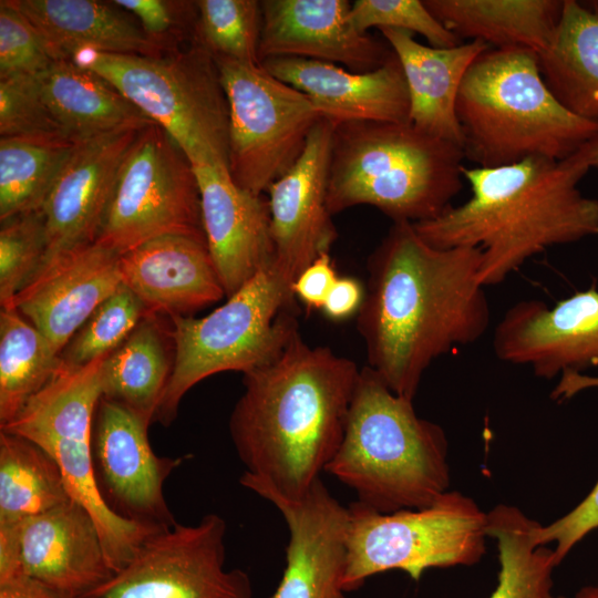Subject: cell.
Returning <instances> with one entry per match:
<instances>
[{
    "mask_svg": "<svg viewBox=\"0 0 598 598\" xmlns=\"http://www.w3.org/2000/svg\"><path fill=\"white\" fill-rule=\"evenodd\" d=\"M0 537L13 544L27 574L72 596L85 597L114 575L94 519L73 498L0 526Z\"/></svg>",
    "mask_w": 598,
    "mask_h": 598,
    "instance_id": "obj_20",
    "label": "cell"
},
{
    "mask_svg": "<svg viewBox=\"0 0 598 598\" xmlns=\"http://www.w3.org/2000/svg\"><path fill=\"white\" fill-rule=\"evenodd\" d=\"M76 144L0 138V221L41 210Z\"/></svg>",
    "mask_w": 598,
    "mask_h": 598,
    "instance_id": "obj_34",
    "label": "cell"
},
{
    "mask_svg": "<svg viewBox=\"0 0 598 598\" xmlns=\"http://www.w3.org/2000/svg\"><path fill=\"white\" fill-rule=\"evenodd\" d=\"M379 31L402 66L410 97V123L463 148L456 116L460 86L472 63L491 47L470 40L453 48H434L417 42L403 30Z\"/></svg>",
    "mask_w": 598,
    "mask_h": 598,
    "instance_id": "obj_25",
    "label": "cell"
},
{
    "mask_svg": "<svg viewBox=\"0 0 598 598\" xmlns=\"http://www.w3.org/2000/svg\"><path fill=\"white\" fill-rule=\"evenodd\" d=\"M226 533V520L215 513L158 530L84 598H254L248 574L225 568Z\"/></svg>",
    "mask_w": 598,
    "mask_h": 598,
    "instance_id": "obj_13",
    "label": "cell"
},
{
    "mask_svg": "<svg viewBox=\"0 0 598 598\" xmlns=\"http://www.w3.org/2000/svg\"><path fill=\"white\" fill-rule=\"evenodd\" d=\"M260 64L278 80L305 93L321 116L334 124L410 123L409 91L393 52L383 65L363 73L295 56L268 58Z\"/></svg>",
    "mask_w": 598,
    "mask_h": 598,
    "instance_id": "obj_23",
    "label": "cell"
},
{
    "mask_svg": "<svg viewBox=\"0 0 598 598\" xmlns=\"http://www.w3.org/2000/svg\"><path fill=\"white\" fill-rule=\"evenodd\" d=\"M482 258L478 247H433L409 221H393L370 255L357 326L368 367L395 394L413 400L434 360L486 333Z\"/></svg>",
    "mask_w": 598,
    "mask_h": 598,
    "instance_id": "obj_1",
    "label": "cell"
},
{
    "mask_svg": "<svg viewBox=\"0 0 598 598\" xmlns=\"http://www.w3.org/2000/svg\"><path fill=\"white\" fill-rule=\"evenodd\" d=\"M163 127L193 166L229 171V113L214 56L199 42L171 55L81 50L72 59Z\"/></svg>",
    "mask_w": 598,
    "mask_h": 598,
    "instance_id": "obj_8",
    "label": "cell"
},
{
    "mask_svg": "<svg viewBox=\"0 0 598 598\" xmlns=\"http://www.w3.org/2000/svg\"><path fill=\"white\" fill-rule=\"evenodd\" d=\"M47 230L41 210L16 215L0 227V306L13 308L16 296L42 266Z\"/></svg>",
    "mask_w": 598,
    "mask_h": 598,
    "instance_id": "obj_37",
    "label": "cell"
},
{
    "mask_svg": "<svg viewBox=\"0 0 598 598\" xmlns=\"http://www.w3.org/2000/svg\"><path fill=\"white\" fill-rule=\"evenodd\" d=\"M360 370L298 333L277 359L244 373L228 423L245 466L239 482L303 497L341 445Z\"/></svg>",
    "mask_w": 598,
    "mask_h": 598,
    "instance_id": "obj_2",
    "label": "cell"
},
{
    "mask_svg": "<svg viewBox=\"0 0 598 598\" xmlns=\"http://www.w3.org/2000/svg\"><path fill=\"white\" fill-rule=\"evenodd\" d=\"M350 19L363 33L370 28H388L420 34L434 48L463 43L431 13L423 0H357L351 3Z\"/></svg>",
    "mask_w": 598,
    "mask_h": 598,
    "instance_id": "obj_38",
    "label": "cell"
},
{
    "mask_svg": "<svg viewBox=\"0 0 598 598\" xmlns=\"http://www.w3.org/2000/svg\"><path fill=\"white\" fill-rule=\"evenodd\" d=\"M214 59L228 103L230 177L262 195L297 163L322 116L305 93L260 63Z\"/></svg>",
    "mask_w": 598,
    "mask_h": 598,
    "instance_id": "obj_11",
    "label": "cell"
},
{
    "mask_svg": "<svg viewBox=\"0 0 598 598\" xmlns=\"http://www.w3.org/2000/svg\"><path fill=\"white\" fill-rule=\"evenodd\" d=\"M55 60L35 27L9 0L0 2V80L34 75Z\"/></svg>",
    "mask_w": 598,
    "mask_h": 598,
    "instance_id": "obj_40",
    "label": "cell"
},
{
    "mask_svg": "<svg viewBox=\"0 0 598 598\" xmlns=\"http://www.w3.org/2000/svg\"><path fill=\"white\" fill-rule=\"evenodd\" d=\"M171 234L205 238L200 193L194 166L154 122L125 154L94 243L121 255Z\"/></svg>",
    "mask_w": 598,
    "mask_h": 598,
    "instance_id": "obj_12",
    "label": "cell"
},
{
    "mask_svg": "<svg viewBox=\"0 0 598 598\" xmlns=\"http://www.w3.org/2000/svg\"><path fill=\"white\" fill-rule=\"evenodd\" d=\"M32 76L50 117L70 143L154 123L109 82L72 60L55 61Z\"/></svg>",
    "mask_w": 598,
    "mask_h": 598,
    "instance_id": "obj_26",
    "label": "cell"
},
{
    "mask_svg": "<svg viewBox=\"0 0 598 598\" xmlns=\"http://www.w3.org/2000/svg\"><path fill=\"white\" fill-rule=\"evenodd\" d=\"M113 3L137 17L141 28L152 38L164 34L173 23L171 12L161 0H115Z\"/></svg>",
    "mask_w": 598,
    "mask_h": 598,
    "instance_id": "obj_44",
    "label": "cell"
},
{
    "mask_svg": "<svg viewBox=\"0 0 598 598\" xmlns=\"http://www.w3.org/2000/svg\"><path fill=\"white\" fill-rule=\"evenodd\" d=\"M462 42L481 40L494 49L540 53L558 24L564 0H423Z\"/></svg>",
    "mask_w": 598,
    "mask_h": 598,
    "instance_id": "obj_28",
    "label": "cell"
},
{
    "mask_svg": "<svg viewBox=\"0 0 598 598\" xmlns=\"http://www.w3.org/2000/svg\"><path fill=\"white\" fill-rule=\"evenodd\" d=\"M258 56H295L363 73L392 54L384 41L355 29L348 0H262Z\"/></svg>",
    "mask_w": 598,
    "mask_h": 598,
    "instance_id": "obj_19",
    "label": "cell"
},
{
    "mask_svg": "<svg viewBox=\"0 0 598 598\" xmlns=\"http://www.w3.org/2000/svg\"><path fill=\"white\" fill-rule=\"evenodd\" d=\"M49 340L16 308L0 311V425L11 421L62 368Z\"/></svg>",
    "mask_w": 598,
    "mask_h": 598,
    "instance_id": "obj_32",
    "label": "cell"
},
{
    "mask_svg": "<svg viewBox=\"0 0 598 598\" xmlns=\"http://www.w3.org/2000/svg\"><path fill=\"white\" fill-rule=\"evenodd\" d=\"M147 309L125 285H121L85 321L61 352L70 367H83L111 354L136 328Z\"/></svg>",
    "mask_w": 598,
    "mask_h": 598,
    "instance_id": "obj_36",
    "label": "cell"
},
{
    "mask_svg": "<svg viewBox=\"0 0 598 598\" xmlns=\"http://www.w3.org/2000/svg\"><path fill=\"white\" fill-rule=\"evenodd\" d=\"M122 285L120 255L96 243L47 258L16 296V308L61 354L94 310Z\"/></svg>",
    "mask_w": 598,
    "mask_h": 598,
    "instance_id": "obj_18",
    "label": "cell"
},
{
    "mask_svg": "<svg viewBox=\"0 0 598 598\" xmlns=\"http://www.w3.org/2000/svg\"><path fill=\"white\" fill-rule=\"evenodd\" d=\"M72 499L56 462L35 443L0 431V526Z\"/></svg>",
    "mask_w": 598,
    "mask_h": 598,
    "instance_id": "obj_31",
    "label": "cell"
},
{
    "mask_svg": "<svg viewBox=\"0 0 598 598\" xmlns=\"http://www.w3.org/2000/svg\"><path fill=\"white\" fill-rule=\"evenodd\" d=\"M35 27L55 61L81 50L161 55L156 39L112 6L92 0H9Z\"/></svg>",
    "mask_w": 598,
    "mask_h": 598,
    "instance_id": "obj_27",
    "label": "cell"
},
{
    "mask_svg": "<svg viewBox=\"0 0 598 598\" xmlns=\"http://www.w3.org/2000/svg\"><path fill=\"white\" fill-rule=\"evenodd\" d=\"M138 132L118 131L75 145L41 208L44 260L95 241L120 167Z\"/></svg>",
    "mask_w": 598,
    "mask_h": 598,
    "instance_id": "obj_22",
    "label": "cell"
},
{
    "mask_svg": "<svg viewBox=\"0 0 598 598\" xmlns=\"http://www.w3.org/2000/svg\"><path fill=\"white\" fill-rule=\"evenodd\" d=\"M596 386H598V378L569 371L560 375L551 396L556 400H565L574 396L579 391Z\"/></svg>",
    "mask_w": 598,
    "mask_h": 598,
    "instance_id": "obj_46",
    "label": "cell"
},
{
    "mask_svg": "<svg viewBox=\"0 0 598 598\" xmlns=\"http://www.w3.org/2000/svg\"><path fill=\"white\" fill-rule=\"evenodd\" d=\"M588 171L568 159L537 156L465 167L471 197L413 226L436 248H481V283L499 285L550 247L598 236V199L578 188Z\"/></svg>",
    "mask_w": 598,
    "mask_h": 598,
    "instance_id": "obj_3",
    "label": "cell"
},
{
    "mask_svg": "<svg viewBox=\"0 0 598 598\" xmlns=\"http://www.w3.org/2000/svg\"><path fill=\"white\" fill-rule=\"evenodd\" d=\"M538 65L567 110L598 124V10L564 0L553 38L538 53Z\"/></svg>",
    "mask_w": 598,
    "mask_h": 598,
    "instance_id": "obj_29",
    "label": "cell"
},
{
    "mask_svg": "<svg viewBox=\"0 0 598 598\" xmlns=\"http://www.w3.org/2000/svg\"><path fill=\"white\" fill-rule=\"evenodd\" d=\"M337 279L330 255L323 254L297 277L292 291L308 308L322 309Z\"/></svg>",
    "mask_w": 598,
    "mask_h": 598,
    "instance_id": "obj_42",
    "label": "cell"
},
{
    "mask_svg": "<svg viewBox=\"0 0 598 598\" xmlns=\"http://www.w3.org/2000/svg\"><path fill=\"white\" fill-rule=\"evenodd\" d=\"M194 169L206 243L228 298L274 261L268 199L236 185L227 168Z\"/></svg>",
    "mask_w": 598,
    "mask_h": 598,
    "instance_id": "obj_21",
    "label": "cell"
},
{
    "mask_svg": "<svg viewBox=\"0 0 598 598\" xmlns=\"http://www.w3.org/2000/svg\"><path fill=\"white\" fill-rule=\"evenodd\" d=\"M575 598H598V586L582 587L575 596Z\"/></svg>",
    "mask_w": 598,
    "mask_h": 598,
    "instance_id": "obj_48",
    "label": "cell"
},
{
    "mask_svg": "<svg viewBox=\"0 0 598 598\" xmlns=\"http://www.w3.org/2000/svg\"><path fill=\"white\" fill-rule=\"evenodd\" d=\"M464 151L411 123L334 124L327 205L331 215L370 205L393 221L443 214L463 188Z\"/></svg>",
    "mask_w": 598,
    "mask_h": 598,
    "instance_id": "obj_6",
    "label": "cell"
},
{
    "mask_svg": "<svg viewBox=\"0 0 598 598\" xmlns=\"http://www.w3.org/2000/svg\"><path fill=\"white\" fill-rule=\"evenodd\" d=\"M148 426L130 409L101 398L92 429L93 466L99 491L115 514L161 530L177 523L164 484L185 457L155 454Z\"/></svg>",
    "mask_w": 598,
    "mask_h": 598,
    "instance_id": "obj_14",
    "label": "cell"
},
{
    "mask_svg": "<svg viewBox=\"0 0 598 598\" xmlns=\"http://www.w3.org/2000/svg\"><path fill=\"white\" fill-rule=\"evenodd\" d=\"M334 123L322 117L297 163L267 190L272 266L291 287L338 237L327 205Z\"/></svg>",
    "mask_w": 598,
    "mask_h": 598,
    "instance_id": "obj_17",
    "label": "cell"
},
{
    "mask_svg": "<svg viewBox=\"0 0 598 598\" xmlns=\"http://www.w3.org/2000/svg\"><path fill=\"white\" fill-rule=\"evenodd\" d=\"M241 485L271 503L288 528L286 567L271 598H347L350 513L318 480L299 499L255 482Z\"/></svg>",
    "mask_w": 598,
    "mask_h": 598,
    "instance_id": "obj_16",
    "label": "cell"
},
{
    "mask_svg": "<svg viewBox=\"0 0 598 598\" xmlns=\"http://www.w3.org/2000/svg\"><path fill=\"white\" fill-rule=\"evenodd\" d=\"M492 347L498 360L526 365L542 379L598 368V289L548 306L538 299L511 306L497 322Z\"/></svg>",
    "mask_w": 598,
    "mask_h": 598,
    "instance_id": "obj_15",
    "label": "cell"
},
{
    "mask_svg": "<svg viewBox=\"0 0 598 598\" xmlns=\"http://www.w3.org/2000/svg\"><path fill=\"white\" fill-rule=\"evenodd\" d=\"M598 527V482L587 497L573 511L548 526L535 523L532 537L537 546L556 543V563L566 557L569 550L589 532Z\"/></svg>",
    "mask_w": 598,
    "mask_h": 598,
    "instance_id": "obj_41",
    "label": "cell"
},
{
    "mask_svg": "<svg viewBox=\"0 0 598 598\" xmlns=\"http://www.w3.org/2000/svg\"><path fill=\"white\" fill-rule=\"evenodd\" d=\"M447 440L370 367L360 370L341 445L326 471L383 513L425 508L448 491Z\"/></svg>",
    "mask_w": 598,
    "mask_h": 598,
    "instance_id": "obj_4",
    "label": "cell"
},
{
    "mask_svg": "<svg viewBox=\"0 0 598 598\" xmlns=\"http://www.w3.org/2000/svg\"><path fill=\"white\" fill-rule=\"evenodd\" d=\"M566 159L588 169L598 168V134Z\"/></svg>",
    "mask_w": 598,
    "mask_h": 598,
    "instance_id": "obj_47",
    "label": "cell"
},
{
    "mask_svg": "<svg viewBox=\"0 0 598 598\" xmlns=\"http://www.w3.org/2000/svg\"><path fill=\"white\" fill-rule=\"evenodd\" d=\"M120 271L151 313L184 316L226 297L205 238H154L121 254Z\"/></svg>",
    "mask_w": 598,
    "mask_h": 598,
    "instance_id": "obj_24",
    "label": "cell"
},
{
    "mask_svg": "<svg viewBox=\"0 0 598 598\" xmlns=\"http://www.w3.org/2000/svg\"><path fill=\"white\" fill-rule=\"evenodd\" d=\"M196 8L199 43L214 58L260 63V1L199 0Z\"/></svg>",
    "mask_w": 598,
    "mask_h": 598,
    "instance_id": "obj_35",
    "label": "cell"
},
{
    "mask_svg": "<svg viewBox=\"0 0 598 598\" xmlns=\"http://www.w3.org/2000/svg\"><path fill=\"white\" fill-rule=\"evenodd\" d=\"M0 136L70 143L50 117L32 75L0 80Z\"/></svg>",
    "mask_w": 598,
    "mask_h": 598,
    "instance_id": "obj_39",
    "label": "cell"
},
{
    "mask_svg": "<svg viewBox=\"0 0 598 598\" xmlns=\"http://www.w3.org/2000/svg\"><path fill=\"white\" fill-rule=\"evenodd\" d=\"M292 287L272 264L205 317H171L173 369L155 421L169 425L184 395L225 371L243 374L277 359L299 333Z\"/></svg>",
    "mask_w": 598,
    "mask_h": 598,
    "instance_id": "obj_7",
    "label": "cell"
},
{
    "mask_svg": "<svg viewBox=\"0 0 598 598\" xmlns=\"http://www.w3.org/2000/svg\"><path fill=\"white\" fill-rule=\"evenodd\" d=\"M103 360L83 367L63 364L11 421L0 425V431L22 436L53 457L71 497L94 519L115 574L131 561L142 543L158 530L115 514L97 487L92 429L102 398Z\"/></svg>",
    "mask_w": 598,
    "mask_h": 598,
    "instance_id": "obj_9",
    "label": "cell"
},
{
    "mask_svg": "<svg viewBox=\"0 0 598 598\" xmlns=\"http://www.w3.org/2000/svg\"><path fill=\"white\" fill-rule=\"evenodd\" d=\"M456 116L465 158L497 167L528 157L564 161L598 134V124L567 110L546 85L537 52L484 51L460 86Z\"/></svg>",
    "mask_w": 598,
    "mask_h": 598,
    "instance_id": "obj_5",
    "label": "cell"
},
{
    "mask_svg": "<svg viewBox=\"0 0 598 598\" xmlns=\"http://www.w3.org/2000/svg\"><path fill=\"white\" fill-rule=\"evenodd\" d=\"M174 349L171 327L147 312L102 364V398L115 401L151 424L168 383Z\"/></svg>",
    "mask_w": 598,
    "mask_h": 598,
    "instance_id": "obj_30",
    "label": "cell"
},
{
    "mask_svg": "<svg viewBox=\"0 0 598 598\" xmlns=\"http://www.w3.org/2000/svg\"><path fill=\"white\" fill-rule=\"evenodd\" d=\"M536 520L517 507L497 505L487 513V535L497 542L501 570L489 598H565L551 592V573L558 564L554 549L532 537Z\"/></svg>",
    "mask_w": 598,
    "mask_h": 598,
    "instance_id": "obj_33",
    "label": "cell"
},
{
    "mask_svg": "<svg viewBox=\"0 0 598 598\" xmlns=\"http://www.w3.org/2000/svg\"><path fill=\"white\" fill-rule=\"evenodd\" d=\"M364 298V290L353 278H338L330 290L322 311L332 320H343L358 313Z\"/></svg>",
    "mask_w": 598,
    "mask_h": 598,
    "instance_id": "obj_43",
    "label": "cell"
},
{
    "mask_svg": "<svg viewBox=\"0 0 598 598\" xmlns=\"http://www.w3.org/2000/svg\"><path fill=\"white\" fill-rule=\"evenodd\" d=\"M0 598H84L52 588L23 569L0 577Z\"/></svg>",
    "mask_w": 598,
    "mask_h": 598,
    "instance_id": "obj_45",
    "label": "cell"
},
{
    "mask_svg": "<svg viewBox=\"0 0 598 598\" xmlns=\"http://www.w3.org/2000/svg\"><path fill=\"white\" fill-rule=\"evenodd\" d=\"M348 508L346 592L382 571L400 569L419 580L429 568L471 566L485 553L487 513L457 491L420 509L383 514L358 501Z\"/></svg>",
    "mask_w": 598,
    "mask_h": 598,
    "instance_id": "obj_10",
    "label": "cell"
}]
</instances>
